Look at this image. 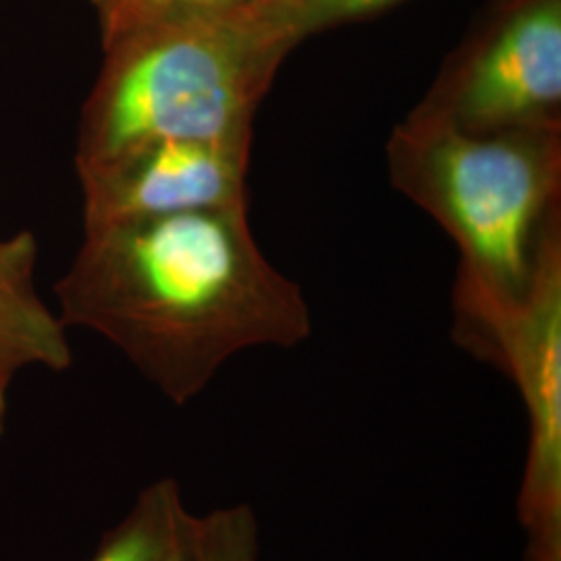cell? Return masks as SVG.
<instances>
[{"label": "cell", "instance_id": "obj_12", "mask_svg": "<svg viewBox=\"0 0 561 561\" xmlns=\"http://www.w3.org/2000/svg\"><path fill=\"white\" fill-rule=\"evenodd\" d=\"M280 2H285V0H280Z\"/></svg>", "mask_w": 561, "mask_h": 561}, {"label": "cell", "instance_id": "obj_7", "mask_svg": "<svg viewBox=\"0 0 561 561\" xmlns=\"http://www.w3.org/2000/svg\"><path fill=\"white\" fill-rule=\"evenodd\" d=\"M194 520L178 482H152L127 516L102 537L90 561H187Z\"/></svg>", "mask_w": 561, "mask_h": 561}, {"label": "cell", "instance_id": "obj_9", "mask_svg": "<svg viewBox=\"0 0 561 561\" xmlns=\"http://www.w3.org/2000/svg\"><path fill=\"white\" fill-rule=\"evenodd\" d=\"M101 27L102 46L117 41L123 34H129L148 23L215 13L245 7L259 0H90Z\"/></svg>", "mask_w": 561, "mask_h": 561}, {"label": "cell", "instance_id": "obj_11", "mask_svg": "<svg viewBox=\"0 0 561 561\" xmlns=\"http://www.w3.org/2000/svg\"><path fill=\"white\" fill-rule=\"evenodd\" d=\"M7 389H9V385L0 382V437H2L4 424H7Z\"/></svg>", "mask_w": 561, "mask_h": 561}, {"label": "cell", "instance_id": "obj_5", "mask_svg": "<svg viewBox=\"0 0 561 561\" xmlns=\"http://www.w3.org/2000/svg\"><path fill=\"white\" fill-rule=\"evenodd\" d=\"M252 141L152 140L78 167L83 229L248 204Z\"/></svg>", "mask_w": 561, "mask_h": 561}, {"label": "cell", "instance_id": "obj_10", "mask_svg": "<svg viewBox=\"0 0 561 561\" xmlns=\"http://www.w3.org/2000/svg\"><path fill=\"white\" fill-rule=\"evenodd\" d=\"M401 0H285L291 18L306 41L322 30L337 27L343 23L366 20L382 13Z\"/></svg>", "mask_w": 561, "mask_h": 561}, {"label": "cell", "instance_id": "obj_1", "mask_svg": "<svg viewBox=\"0 0 561 561\" xmlns=\"http://www.w3.org/2000/svg\"><path fill=\"white\" fill-rule=\"evenodd\" d=\"M83 231L57 285L60 321L111 341L178 405L241 352L310 337L301 287L262 254L248 204Z\"/></svg>", "mask_w": 561, "mask_h": 561}, {"label": "cell", "instance_id": "obj_6", "mask_svg": "<svg viewBox=\"0 0 561 561\" xmlns=\"http://www.w3.org/2000/svg\"><path fill=\"white\" fill-rule=\"evenodd\" d=\"M38 241L21 231L0 240V382L32 366L65 370L73 362L65 322L42 301L34 273Z\"/></svg>", "mask_w": 561, "mask_h": 561}, {"label": "cell", "instance_id": "obj_8", "mask_svg": "<svg viewBox=\"0 0 561 561\" xmlns=\"http://www.w3.org/2000/svg\"><path fill=\"white\" fill-rule=\"evenodd\" d=\"M259 549L256 514L240 503L196 516L187 561H259Z\"/></svg>", "mask_w": 561, "mask_h": 561}, {"label": "cell", "instance_id": "obj_2", "mask_svg": "<svg viewBox=\"0 0 561 561\" xmlns=\"http://www.w3.org/2000/svg\"><path fill=\"white\" fill-rule=\"evenodd\" d=\"M304 41L280 0L148 23L102 46L78 167L152 140L252 141L283 60Z\"/></svg>", "mask_w": 561, "mask_h": 561}, {"label": "cell", "instance_id": "obj_4", "mask_svg": "<svg viewBox=\"0 0 561 561\" xmlns=\"http://www.w3.org/2000/svg\"><path fill=\"white\" fill-rule=\"evenodd\" d=\"M412 115L468 134L561 131V0H493Z\"/></svg>", "mask_w": 561, "mask_h": 561}, {"label": "cell", "instance_id": "obj_3", "mask_svg": "<svg viewBox=\"0 0 561 561\" xmlns=\"http://www.w3.org/2000/svg\"><path fill=\"white\" fill-rule=\"evenodd\" d=\"M387 171L460 248L454 333L518 308L561 236V131L468 134L408 115Z\"/></svg>", "mask_w": 561, "mask_h": 561}]
</instances>
